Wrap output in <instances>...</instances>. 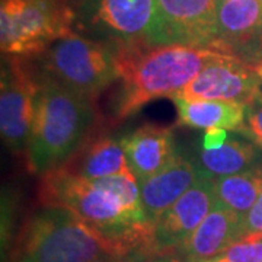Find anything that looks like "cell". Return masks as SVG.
<instances>
[{"label": "cell", "instance_id": "cell-4", "mask_svg": "<svg viewBox=\"0 0 262 262\" xmlns=\"http://www.w3.org/2000/svg\"><path fill=\"white\" fill-rule=\"evenodd\" d=\"M130 252L64 207L42 206L20 226L8 262H98Z\"/></svg>", "mask_w": 262, "mask_h": 262}, {"label": "cell", "instance_id": "cell-14", "mask_svg": "<svg viewBox=\"0 0 262 262\" xmlns=\"http://www.w3.org/2000/svg\"><path fill=\"white\" fill-rule=\"evenodd\" d=\"M241 239L242 220L232 211L214 206L178 252L184 261L207 262L222 256Z\"/></svg>", "mask_w": 262, "mask_h": 262}, {"label": "cell", "instance_id": "cell-25", "mask_svg": "<svg viewBox=\"0 0 262 262\" xmlns=\"http://www.w3.org/2000/svg\"><path fill=\"white\" fill-rule=\"evenodd\" d=\"M255 66V69H256V72H258V77H259V84H258V91H259V94L262 95V60L261 61H258Z\"/></svg>", "mask_w": 262, "mask_h": 262}, {"label": "cell", "instance_id": "cell-12", "mask_svg": "<svg viewBox=\"0 0 262 262\" xmlns=\"http://www.w3.org/2000/svg\"><path fill=\"white\" fill-rule=\"evenodd\" d=\"M133 175L139 182L151 178L178 156L175 136L169 127L144 124L120 139Z\"/></svg>", "mask_w": 262, "mask_h": 262}, {"label": "cell", "instance_id": "cell-23", "mask_svg": "<svg viewBox=\"0 0 262 262\" xmlns=\"http://www.w3.org/2000/svg\"><path fill=\"white\" fill-rule=\"evenodd\" d=\"M255 234H262V192L242 220V239Z\"/></svg>", "mask_w": 262, "mask_h": 262}, {"label": "cell", "instance_id": "cell-18", "mask_svg": "<svg viewBox=\"0 0 262 262\" xmlns=\"http://www.w3.org/2000/svg\"><path fill=\"white\" fill-rule=\"evenodd\" d=\"M259 147L246 139L229 137L222 147L200 149L196 166L210 179L244 173L261 166Z\"/></svg>", "mask_w": 262, "mask_h": 262}, {"label": "cell", "instance_id": "cell-29", "mask_svg": "<svg viewBox=\"0 0 262 262\" xmlns=\"http://www.w3.org/2000/svg\"><path fill=\"white\" fill-rule=\"evenodd\" d=\"M184 262H191V261H184Z\"/></svg>", "mask_w": 262, "mask_h": 262}, {"label": "cell", "instance_id": "cell-7", "mask_svg": "<svg viewBox=\"0 0 262 262\" xmlns=\"http://www.w3.org/2000/svg\"><path fill=\"white\" fill-rule=\"evenodd\" d=\"M82 16L113 47L155 46L156 0H84Z\"/></svg>", "mask_w": 262, "mask_h": 262}, {"label": "cell", "instance_id": "cell-6", "mask_svg": "<svg viewBox=\"0 0 262 262\" xmlns=\"http://www.w3.org/2000/svg\"><path fill=\"white\" fill-rule=\"evenodd\" d=\"M69 0H2L0 48L12 57H34L73 32Z\"/></svg>", "mask_w": 262, "mask_h": 262}, {"label": "cell", "instance_id": "cell-16", "mask_svg": "<svg viewBox=\"0 0 262 262\" xmlns=\"http://www.w3.org/2000/svg\"><path fill=\"white\" fill-rule=\"evenodd\" d=\"M177 106L178 125L210 130L223 128L227 131H245V105L213 99H172Z\"/></svg>", "mask_w": 262, "mask_h": 262}, {"label": "cell", "instance_id": "cell-20", "mask_svg": "<svg viewBox=\"0 0 262 262\" xmlns=\"http://www.w3.org/2000/svg\"><path fill=\"white\" fill-rule=\"evenodd\" d=\"M222 258L227 262H262V234L246 236L234 242Z\"/></svg>", "mask_w": 262, "mask_h": 262}, {"label": "cell", "instance_id": "cell-19", "mask_svg": "<svg viewBox=\"0 0 262 262\" xmlns=\"http://www.w3.org/2000/svg\"><path fill=\"white\" fill-rule=\"evenodd\" d=\"M213 181L215 206L232 211L244 220L262 192V165L244 173Z\"/></svg>", "mask_w": 262, "mask_h": 262}, {"label": "cell", "instance_id": "cell-28", "mask_svg": "<svg viewBox=\"0 0 262 262\" xmlns=\"http://www.w3.org/2000/svg\"><path fill=\"white\" fill-rule=\"evenodd\" d=\"M217 2H219V5H220V3H223V2H229V0H217Z\"/></svg>", "mask_w": 262, "mask_h": 262}, {"label": "cell", "instance_id": "cell-24", "mask_svg": "<svg viewBox=\"0 0 262 262\" xmlns=\"http://www.w3.org/2000/svg\"><path fill=\"white\" fill-rule=\"evenodd\" d=\"M227 139H229L227 130H223V128H210V130H206L204 136H203V141H201V149H219V147H222L225 144Z\"/></svg>", "mask_w": 262, "mask_h": 262}, {"label": "cell", "instance_id": "cell-5", "mask_svg": "<svg viewBox=\"0 0 262 262\" xmlns=\"http://www.w3.org/2000/svg\"><path fill=\"white\" fill-rule=\"evenodd\" d=\"M34 57L38 76L51 79L94 102L120 79L115 48L75 32L57 39Z\"/></svg>", "mask_w": 262, "mask_h": 262}, {"label": "cell", "instance_id": "cell-27", "mask_svg": "<svg viewBox=\"0 0 262 262\" xmlns=\"http://www.w3.org/2000/svg\"><path fill=\"white\" fill-rule=\"evenodd\" d=\"M73 2H75V3H83L84 0H73Z\"/></svg>", "mask_w": 262, "mask_h": 262}, {"label": "cell", "instance_id": "cell-15", "mask_svg": "<svg viewBox=\"0 0 262 262\" xmlns=\"http://www.w3.org/2000/svg\"><path fill=\"white\" fill-rule=\"evenodd\" d=\"M61 168L91 181L133 173L120 140L110 136L91 139Z\"/></svg>", "mask_w": 262, "mask_h": 262}, {"label": "cell", "instance_id": "cell-26", "mask_svg": "<svg viewBox=\"0 0 262 262\" xmlns=\"http://www.w3.org/2000/svg\"><path fill=\"white\" fill-rule=\"evenodd\" d=\"M207 262H227L225 258H222V256H219V258H214V259H211V261H207Z\"/></svg>", "mask_w": 262, "mask_h": 262}, {"label": "cell", "instance_id": "cell-11", "mask_svg": "<svg viewBox=\"0 0 262 262\" xmlns=\"http://www.w3.org/2000/svg\"><path fill=\"white\" fill-rule=\"evenodd\" d=\"M214 181L206 175L188 189L153 226L151 245L156 251L178 249L214 208Z\"/></svg>", "mask_w": 262, "mask_h": 262}, {"label": "cell", "instance_id": "cell-21", "mask_svg": "<svg viewBox=\"0 0 262 262\" xmlns=\"http://www.w3.org/2000/svg\"><path fill=\"white\" fill-rule=\"evenodd\" d=\"M245 136L262 150V95L259 91L245 105Z\"/></svg>", "mask_w": 262, "mask_h": 262}, {"label": "cell", "instance_id": "cell-1", "mask_svg": "<svg viewBox=\"0 0 262 262\" xmlns=\"http://www.w3.org/2000/svg\"><path fill=\"white\" fill-rule=\"evenodd\" d=\"M39 201L70 210L127 251L151 245L153 225L143 208L140 182L133 173L91 181L58 168L41 175Z\"/></svg>", "mask_w": 262, "mask_h": 262}, {"label": "cell", "instance_id": "cell-22", "mask_svg": "<svg viewBox=\"0 0 262 262\" xmlns=\"http://www.w3.org/2000/svg\"><path fill=\"white\" fill-rule=\"evenodd\" d=\"M120 262H184L178 249L156 251L151 245L134 249L124 255Z\"/></svg>", "mask_w": 262, "mask_h": 262}, {"label": "cell", "instance_id": "cell-10", "mask_svg": "<svg viewBox=\"0 0 262 262\" xmlns=\"http://www.w3.org/2000/svg\"><path fill=\"white\" fill-rule=\"evenodd\" d=\"M255 66L234 54L219 53L175 98L213 99L246 105L258 92Z\"/></svg>", "mask_w": 262, "mask_h": 262}, {"label": "cell", "instance_id": "cell-9", "mask_svg": "<svg viewBox=\"0 0 262 262\" xmlns=\"http://www.w3.org/2000/svg\"><path fill=\"white\" fill-rule=\"evenodd\" d=\"M156 5L155 46L215 47L217 0H156Z\"/></svg>", "mask_w": 262, "mask_h": 262}, {"label": "cell", "instance_id": "cell-3", "mask_svg": "<svg viewBox=\"0 0 262 262\" xmlns=\"http://www.w3.org/2000/svg\"><path fill=\"white\" fill-rule=\"evenodd\" d=\"M37 77L35 115L25 160L28 170L44 175L61 168L92 139L98 111L94 101L51 79Z\"/></svg>", "mask_w": 262, "mask_h": 262}, {"label": "cell", "instance_id": "cell-17", "mask_svg": "<svg viewBox=\"0 0 262 262\" xmlns=\"http://www.w3.org/2000/svg\"><path fill=\"white\" fill-rule=\"evenodd\" d=\"M262 34V0H229L217 8L215 50L227 53V46L251 41Z\"/></svg>", "mask_w": 262, "mask_h": 262}, {"label": "cell", "instance_id": "cell-13", "mask_svg": "<svg viewBox=\"0 0 262 262\" xmlns=\"http://www.w3.org/2000/svg\"><path fill=\"white\" fill-rule=\"evenodd\" d=\"M204 173L192 160L179 155L151 178L140 184L144 213L155 226L156 220L178 201Z\"/></svg>", "mask_w": 262, "mask_h": 262}, {"label": "cell", "instance_id": "cell-2", "mask_svg": "<svg viewBox=\"0 0 262 262\" xmlns=\"http://www.w3.org/2000/svg\"><path fill=\"white\" fill-rule=\"evenodd\" d=\"M114 48L121 82L114 102V124L125 121L155 99H173L211 58L223 53L214 48L189 46Z\"/></svg>", "mask_w": 262, "mask_h": 262}, {"label": "cell", "instance_id": "cell-8", "mask_svg": "<svg viewBox=\"0 0 262 262\" xmlns=\"http://www.w3.org/2000/svg\"><path fill=\"white\" fill-rule=\"evenodd\" d=\"M38 77L25 57H6L0 82V131L13 153L25 155L35 115Z\"/></svg>", "mask_w": 262, "mask_h": 262}]
</instances>
